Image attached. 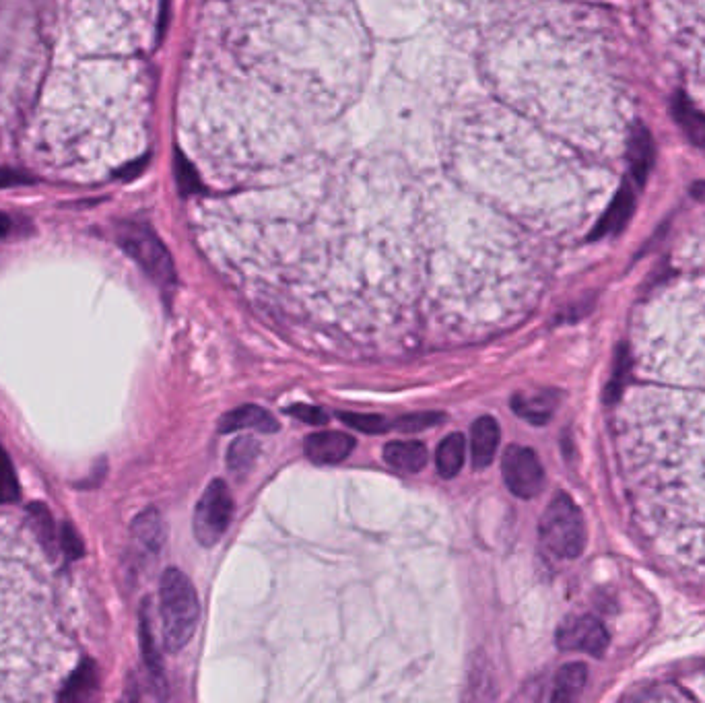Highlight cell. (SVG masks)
Instances as JSON below:
<instances>
[{"label": "cell", "mask_w": 705, "mask_h": 703, "mask_svg": "<svg viewBox=\"0 0 705 703\" xmlns=\"http://www.w3.org/2000/svg\"><path fill=\"white\" fill-rule=\"evenodd\" d=\"M633 211H635V192L629 182H623V186L619 188V192L611 200L609 209L604 211V215L596 223L590 238L600 240V238H607V236H617V233H621L623 227L629 223Z\"/></svg>", "instance_id": "cell-8"}, {"label": "cell", "mask_w": 705, "mask_h": 703, "mask_svg": "<svg viewBox=\"0 0 705 703\" xmlns=\"http://www.w3.org/2000/svg\"><path fill=\"white\" fill-rule=\"evenodd\" d=\"M557 405H559V394L555 390L516 394L512 398L514 413L534 425H545L555 415Z\"/></svg>", "instance_id": "cell-11"}, {"label": "cell", "mask_w": 705, "mask_h": 703, "mask_svg": "<svg viewBox=\"0 0 705 703\" xmlns=\"http://www.w3.org/2000/svg\"><path fill=\"white\" fill-rule=\"evenodd\" d=\"M673 116L691 143L705 147V114L699 112L685 95L673 99Z\"/></svg>", "instance_id": "cell-17"}, {"label": "cell", "mask_w": 705, "mask_h": 703, "mask_svg": "<svg viewBox=\"0 0 705 703\" xmlns=\"http://www.w3.org/2000/svg\"><path fill=\"white\" fill-rule=\"evenodd\" d=\"M466 462V440L462 433H450L440 442L435 452V466L444 479L456 477Z\"/></svg>", "instance_id": "cell-15"}, {"label": "cell", "mask_w": 705, "mask_h": 703, "mask_svg": "<svg viewBox=\"0 0 705 703\" xmlns=\"http://www.w3.org/2000/svg\"><path fill=\"white\" fill-rule=\"evenodd\" d=\"M499 446V425L493 417H479L470 429V460L475 468H487Z\"/></svg>", "instance_id": "cell-10"}, {"label": "cell", "mask_w": 705, "mask_h": 703, "mask_svg": "<svg viewBox=\"0 0 705 703\" xmlns=\"http://www.w3.org/2000/svg\"><path fill=\"white\" fill-rule=\"evenodd\" d=\"M444 417L440 413H417V415H407V417H400L392 429H398V431H405V433H411V431H421V429H429L433 425H438V421H442Z\"/></svg>", "instance_id": "cell-20"}, {"label": "cell", "mask_w": 705, "mask_h": 703, "mask_svg": "<svg viewBox=\"0 0 705 703\" xmlns=\"http://www.w3.org/2000/svg\"><path fill=\"white\" fill-rule=\"evenodd\" d=\"M341 419L353 427L359 429L363 433H384L388 429H392V425H388L386 419L378 417V415H355V413H341Z\"/></svg>", "instance_id": "cell-19"}, {"label": "cell", "mask_w": 705, "mask_h": 703, "mask_svg": "<svg viewBox=\"0 0 705 703\" xmlns=\"http://www.w3.org/2000/svg\"><path fill=\"white\" fill-rule=\"evenodd\" d=\"M588 681V666L582 662L565 664L555 677L551 699L553 701H572L576 699Z\"/></svg>", "instance_id": "cell-16"}, {"label": "cell", "mask_w": 705, "mask_h": 703, "mask_svg": "<svg viewBox=\"0 0 705 703\" xmlns=\"http://www.w3.org/2000/svg\"><path fill=\"white\" fill-rule=\"evenodd\" d=\"M118 244L130 258L137 260V264L153 281L163 287H172L176 283L174 260L149 225L139 221L120 223Z\"/></svg>", "instance_id": "cell-3"}, {"label": "cell", "mask_w": 705, "mask_h": 703, "mask_svg": "<svg viewBox=\"0 0 705 703\" xmlns=\"http://www.w3.org/2000/svg\"><path fill=\"white\" fill-rule=\"evenodd\" d=\"M260 446L254 438H238L227 452V466L233 473H248L256 462Z\"/></svg>", "instance_id": "cell-18"}, {"label": "cell", "mask_w": 705, "mask_h": 703, "mask_svg": "<svg viewBox=\"0 0 705 703\" xmlns=\"http://www.w3.org/2000/svg\"><path fill=\"white\" fill-rule=\"evenodd\" d=\"M543 547L559 559H576L586 547V522L576 506V501L567 493H557L547 506L541 526Z\"/></svg>", "instance_id": "cell-2"}, {"label": "cell", "mask_w": 705, "mask_h": 703, "mask_svg": "<svg viewBox=\"0 0 705 703\" xmlns=\"http://www.w3.org/2000/svg\"><path fill=\"white\" fill-rule=\"evenodd\" d=\"M503 481L508 489L522 499H530L539 495L545 483V471L539 456L526 446H510L503 452L501 460Z\"/></svg>", "instance_id": "cell-5"}, {"label": "cell", "mask_w": 705, "mask_h": 703, "mask_svg": "<svg viewBox=\"0 0 705 703\" xmlns=\"http://www.w3.org/2000/svg\"><path fill=\"white\" fill-rule=\"evenodd\" d=\"M11 229H13V219L9 215H5V213H0V238L9 236Z\"/></svg>", "instance_id": "cell-24"}, {"label": "cell", "mask_w": 705, "mask_h": 703, "mask_svg": "<svg viewBox=\"0 0 705 703\" xmlns=\"http://www.w3.org/2000/svg\"><path fill=\"white\" fill-rule=\"evenodd\" d=\"M29 182H31L29 176L19 174V172H11V170H5V167H0V188L23 186V184H29Z\"/></svg>", "instance_id": "cell-23"}, {"label": "cell", "mask_w": 705, "mask_h": 703, "mask_svg": "<svg viewBox=\"0 0 705 703\" xmlns=\"http://www.w3.org/2000/svg\"><path fill=\"white\" fill-rule=\"evenodd\" d=\"M289 415L310 425H324L328 421V415L320 407H312V405H293L289 407Z\"/></svg>", "instance_id": "cell-22"}, {"label": "cell", "mask_w": 705, "mask_h": 703, "mask_svg": "<svg viewBox=\"0 0 705 703\" xmlns=\"http://www.w3.org/2000/svg\"><path fill=\"white\" fill-rule=\"evenodd\" d=\"M159 602L163 646L167 652H180L192 640L200 617L196 590L180 569H165Z\"/></svg>", "instance_id": "cell-1"}, {"label": "cell", "mask_w": 705, "mask_h": 703, "mask_svg": "<svg viewBox=\"0 0 705 703\" xmlns=\"http://www.w3.org/2000/svg\"><path fill=\"white\" fill-rule=\"evenodd\" d=\"M176 178H178V184H180L184 194H192L194 190L200 188L198 186V178H196V174L192 170V165L180 153L176 157Z\"/></svg>", "instance_id": "cell-21"}, {"label": "cell", "mask_w": 705, "mask_h": 703, "mask_svg": "<svg viewBox=\"0 0 705 703\" xmlns=\"http://www.w3.org/2000/svg\"><path fill=\"white\" fill-rule=\"evenodd\" d=\"M231 516H233V497L227 485L221 479H217L205 489L203 497L198 499L194 510V534L198 543L205 547L215 545L229 528Z\"/></svg>", "instance_id": "cell-4"}, {"label": "cell", "mask_w": 705, "mask_h": 703, "mask_svg": "<svg viewBox=\"0 0 705 703\" xmlns=\"http://www.w3.org/2000/svg\"><path fill=\"white\" fill-rule=\"evenodd\" d=\"M557 646L567 652H586L592 656H602L609 648V633L604 625L590 617H572L561 623L557 629Z\"/></svg>", "instance_id": "cell-6"}, {"label": "cell", "mask_w": 705, "mask_h": 703, "mask_svg": "<svg viewBox=\"0 0 705 703\" xmlns=\"http://www.w3.org/2000/svg\"><path fill=\"white\" fill-rule=\"evenodd\" d=\"M132 539L139 553L145 557H155L163 543V524L155 510L143 512L132 524Z\"/></svg>", "instance_id": "cell-13"}, {"label": "cell", "mask_w": 705, "mask_h": 703, "mask_svg": "<svg viewBox=\"0 0 705 703\" xmlns=\"http://www.w3.org/2000/svg\"><path fill=\"white\" fill-rule=\"evenodd\" d=\"M384 460L398 471L419 473L427 464V448L421 442H390L384 446Z\"/></svg>", "instance_id": "cell-14"}, {"label": "cell", "mask_w": 705, "mask_h": 703, "mask_svg": "<svg viewBox=\"0 0 705 703\" xmlns=\"http://www.w3.org/2000/svg\"><path fill=\"white\" fill-rule=\"evenodd\" d=\"M355 448V440L341 431L312 433L306 440V454L316 464L343 462Z\"/></svg>", "instance_id": "cell-7"}, {"label": "cell", "mask_w": 705, "mask_h": 703, "mask_svg": "<svg viewBox=\"0 0 705 703\" xmlns=\"http://www.w3.org/2000/svg\"><path fill=\"white\" fill-rule=\"evenodd\" d=\"M240 429H254L260 433H271L279 429V423L271 413H266L262 407L256 405H244L235 411L225 413L219 419V431L221 433H231Z\"/></svg>", "instance_id": "cell-12"}, {"label": "cell", "mask_w": 705, "mask_h": 703, "mask_svg": "<svg viewBox=\"0 0 705 703\" xmlns=\"http://www.w3.org/2000/svg\"><path fill=\"white\" fill-rule=\"evenodd\" d=\"M627 159H629V172H631V178L635 180V186H644L656 161V147L646 126L637 124L631 130L629 143H627Z\"/></svg>", "instance_id": "cell-9"}]
</instances>
